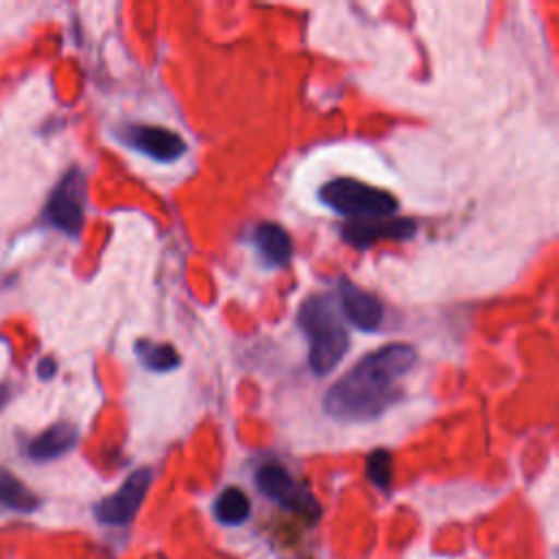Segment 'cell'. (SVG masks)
Segmentation results:
<instances>
[{
	"instance_id": "1",
	"label": "cell",
	"mask_w": 559,
	"mask_h": 559,
	"mask_svg": "<svg viewBox=\"0 0 559 559\" xmlns=\"http://www.w3.org/2000/svg\"><path fill=\"white\" fill-rule=\"evenodd\" d=\"M417 362V352L408 343H389L362 356L325 397L323 411L336 421H371L402 397L397 382Z\"/></svg>"
},
{
	"instance_id": "2",
	"label": "cell",
	"mask_w": 559,
	"mask_h": 559,
	"mask_svg": "<svg viewBox=\"0 0 559 559\" xmlns=\"http://www.w3.org/2000/svg\"><path fill=\"white\" fill-rule=\"evenodd\" d=\"M297 325L308 341L310 369L317 376H328L349 347V336L334 301L325 295H310L297 310Z\"/></svg>"
},
{
	"instance_id": "3",
	"label": "cell",
	"mask_w": 559,
	"mask_h": 559,
	"mask_svg": "<svg viewBox=\"0 0 559 559\" xmlns=\"http://www.w3.org/2000/svg\"><path fill=\"white\" fill-rule=\"evenodd\" d=\"M319 201L336 214L349 216L352 221L386 218L393 216L400 205L389 190L352 177H336L323 183L319 190Z\"/></svg>"
},
{
	"instance_id": "4",
	"label": "cell",
	"mask_w": 559,
	"mask_h": 559,
	"mask_svg": "<svg viewBox=\"0 0 559 559\" xmlns=\"http://www.w3.org/2000/svg\"><path fill=\"white\" fill-rule=\"evenodd\" d=\"M255 487L269 500L286 511L301 515L306 522H314L321 513L317 498L293 478V474L280 463H264L255 472Z\"/></svg>"
},
{
	"instance_id": "5",
	"label": "cell",
	"mask_w": 559,
	"mask_h": 559,
	"mask_svg": "<svg viewBox=\"0 0 559 559\" xmlns=\"http://www.w3.org/2000/svg\"><path fill=\"white\" fill-rule=\"evenodd\" d=\"M85 175L79 168L68 170L46 203V221L59 231L76 238L85 223Z\"/></svg>"
},
{
	"instance_id": "6",
	"label": "cell",
	"mask_w": 559,
	"mask_h": 559,
	"mask_svg": "<svg viewBox=\"0 0 559 559\" xmlns=\"http://www.w3.org/2000/svg\"><path fill=\"white\" fill-rule=\"evenodd\" d=\"M153 469L151 467H140L133 474L127 476V480L107 498H103L94 507V515L100 524L107 526H124L129 524L140 504L144 502L151 485H153Z\"/></svg>"
},
{
	"instance_id": "7",
	"label": "cell",
	"mask_w": 559,
	"mask_h": 559,
	"mask_svg": "<svg viewBox=\"0 0 559 559\" xmlns=\"http://www.w3.org/2000/svg\"><path fill=\"white\" fill-rule=\"evenodd\" d=\"M118 138L122 144H127L129 148L155 159V162H175L179 159L186 151L188 144L183 142V138L166 127H157V124H124L118 131Z\"/></svg>"
},
{
	"instance_id": "8",
	"label": "cell",
	"mask_w": 559,
	"mask_h": 559,
	"mask_svg": "<svg viewBox=\"0 0 559 559\" xmlns=\"http://www.w3.org/2000/svg\"><path fill=\"white\" fill-rule=\"evenodd\" d=\"M417 231V223L404 216H386V218H367V221H349L341 236L347 245L356 249L371 247L380 238L389 240H408Z\"/></svg>"
},
{
	"instance_id": "9",
	"label": "cell",
	"mask_w": 559,
	"mask_h": 559,
	"mask_svg": "<svg viewBox=\"0 0 559 559\" xmlns=\"http://www.w3.org/2000/svg\"><path fill=\"white\" fill-rule=\"evenodd\" d=\"M341 312L354 328L362 332H376L384 319L382 301L347 280L341 282Z\"/></svg>"
},
{
	"instance_id": "10",
	"label": "cell",
	"mask_w": 559,
	"mask_h": 559,
	"mask_svg": "<svg viewBox=\"0 0 559 559\" xmlns=\"http://www.w3.org/2000/svg\"><path fill=\"white\" fill-rule=\"evenodd\" d=\"M79 441V430L70 421H57L26 443V456L33 461H52L70 452Z\"/></svg>"
},
{
	"instance_id": "11",
	"label": "cell",
	"mask_w": 559,
	"mask_h": 559,
	"mask_svg": "<svg viewBox=\"0 0 559 559\" xmlns=\"http://www.w3.org/2000/svg\"><path fill=\"white\" fill-rule=\"evenodd\" d=\"M251 240L266 266H286L293 258V240L277 223H260Z\"/></svg>"
},
{
	"instance_id": "12",
	"label": "cell",
	"mask_w": 559,
	"mask_h": 559,
	"mask_svg": "<svg viewBox=\"0 0 559 559\" xmlns=\"http://www.w3.org/2000/svg\"><path fill=\"white\" fill-rule=\"evenodd\" d=\"M214 518L225 526L242 524L251 513V500L240 487H225L214 500Z\"/></svg>"
},
{
	"instance_id": "13",
	"label": "cell",
	"mask_w": 559,
	"mask_h": 559,
	"mask_svg": "<svg viewBox=\"0 0 559 559\" xmlns=\"http://www.w3.org/2000/svg\"><path fill=\"white\" fill-rule=\"evenodd\" d=\"M0 504L9 507L13 511L31 513L37 509L39 498L17 476H13L9 469L0 467Z\"/></svg>"
},
{
	"instance_id": "14",
	"label": "cell",
	"mask_w": 559,
	"mask_h": 559,
	"mask_svg": "<svg viewBox=\"0 0 559 559\" xmlns=\"http://www.w3.org/2000/svg\"><path fill=\"white\" fill-rule=\"evenodd\" d=\"M135 356L140 358V362L144 365V369L148 371H157V373H166L177 369V365L181 362L177 349L168 343H153V341H138L135 343Z\"/></svg>"
},
{
	"instance_id": "15",
	"label": "cell",
	"mask_w": 559,
	"mask_h": 559,
	"mask_svg": "<svg viewBox=\"0 0 559 559\" xmlns=\"http://www.w3.org/2000/svg\"><path fill=\"white\" fill-rule=\"evenodd\" d=\"M367 476L369 480L380 487V489H389L391 478H393V461L391 454L386 450H373L367 459Z\"/></svg>"
},
{
	"instance_id": "16",
	"label": "cell",
	"mask_w": 559,
	"mask_h": 559,
	"mask_svg": "<svg viewBox=\"0 0 559 559\" xmlns=\"http://www.w3.org/2000/svg\"><path fill=\"white\" fill-rule=\"evenodd\" d=\"M7 397H9V391H7V386H0V408L7 404Z\"/></svg>"
}]
</instances>
